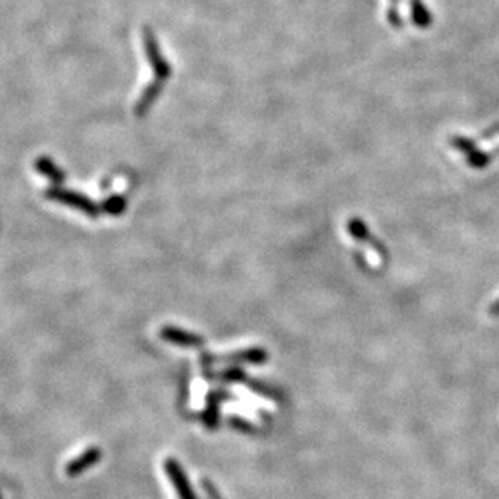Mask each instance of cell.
<instances>
[{
    "mask_svg": "<svg viewBox=\"0 0 499 499\" xmlns=\"http://www.w3.org/2000/svg\"><path fill=\"white\" fill-rule=\"evenodd\" d=\"M46 196L49 200L62 203V205L75 207V210L85 212L86 216L90 217H97L100 216V206L96 203H93L88 196L76 193V191H70L65 189H60V186H52L48 191H46Z\"/></svg>",
    "mask_w": 499,
    "mask_h": 499,
    "instance_id": "1",
    "label": "cell"
},
{
    "mask_svg": "<svg viewBox=\"0 0 499 499\" xmlns=\"http://www.w3.org/2000/svg\"><path fill=\"white\" fill-rule=\"evenodd\" d=\"M143 41H144V49H146V57H148L149 64L153 65V70H154L156 76H158V81L163 83L165 78L170 75V69H169L168 62L163 59V55H160L158 44H156V39H154L153 33L149 31V28L144 29Z\"/></svg>",
    "mask_w": 499,
    "mask_h": 499,
    "instance_id": "2",
    "label": "cell"
},
{
    "mask_svg": "<svg viewBox=\"0 0 499 499\" xmlns=\"http://www.w3.org/2000/svg\"><path fill=\"white\" fill-rule=\"evenodd\" d=\"M102 457V452L100 448H88L85 452H81L80 456H76L74 460H70L65 467V472L69 477H78L83 472L91 469L93 465L100 464Z\"/></svg>",
    "mask_w": 499,
    "mask_h": 499,
    "instance_id": "3",
    "label": "cell"
},
{
    "mask_svg": "<svg viewBox=\"0 0 499 499\" xmlns=\"http://www.w3.org/2000/svg\"><path fill=\"white\" fill-rule=\"evenodd\" d=\"M165 472H168V475L170 478V481L174 483L177 493H179L180 499H195L193 493H191V488L189 485V480H186V477L184 474V470H182V467L177 464L175 460L169 459L165 462Z\"/></svg>",
    "mask_w": 499,
    "mask_h": 499,
    "instance_id": "4",
    "label": "cell"
},
{
    "mask_svg": "<svg viewBox=\"0 0 499 499\" xmlns=\"http://www.w3.org/2000/svg\"><path fill=\"white\" fill-rule=\"evenodd\" d=\"M34 168L41 175H44V177H48V179L54 184L55 186H59L62 182L65 180V175L64 172H62V169L59 168V165L52 163V160L49 158H46V156H41V158L36 159V163H34Z\"/></svg>",
    "mask_w": 499,
    "mask_h": 499,
    "instance_id": "5",
    "label": "cell"
},
{
    "mask_svg": "<svg viewBox=\"0 0 499 499\" xmlns=\"http://www.w3.org/2000/svg\"><path fill=\"white\" fill-rule=\"evenodd\" d=\"M410 8H412V18L418 26L426 28L431 23V15L428 10L425 8L422 0H410Z\"/></svg>",
    "mask_w": 499,
    "mask_h": 499,
    "instance_id": "6",
    "label": "cell"
},
{
    "mask_svg": "<svg viewBox=\"0 0 499 499\" xmlns=\"http://www.w3.org/2000/svg\"><path fill=\"white\" fill-rule=\"evenodd\" d=\"M102 210L109 212V214H121L125 210V200L122 196H112V198H109L106 203L102 205Z\"/></svg>",
    "mask_w": 499,
    "mask_h": 499,
    "instance_id": "7",
    "label": "cell"
},
{
    "mask_svg": "<svg viewBox=\"0 0 499 499\" xmlns=\"http://www.w3.org/2000/svg\"><path fill=\"white\" fill-rule=\"evenodd\" d=\"M490 313H491L493 316H499V300H496L495 303H493V305L490 306Z\"/></svg>",
    "mask_w": 499,
    "mask_h": 499,
    "instance_id": "8",
    "label": "cell"
},
{
    "mask_svg": "<svg viewBox=\"0 0 499 499\" xmlns=\"http://www.w3.org/2000/svg\"><path fill=\"white\" fill-rule=\"evenodd\" d=\"M391 2H392V4H391V5H392V7H396V4H397V0H391Z\"/></svg>",
    "mask_w": 499,
    "mask_h": 499,
    "instance_id": "9",
    "label": "cell"
}]
</instances>
